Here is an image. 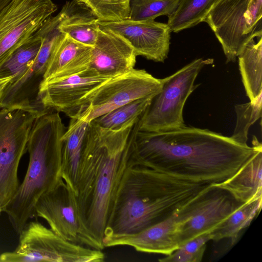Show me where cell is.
<instances>
[{
    "mask_svg": "<svg viewBox=\"0 0 262 262\" xmlns=\"http://www.w3.org/2000/svg\"><path fill=\"white\" fill-rule=\"evenodd\" d=\"M35 211L61 238L99 250L81 221L73 191L63 180L38 200Z\"/></svg>",
    "mask_w": 262,
    "mask_h": 262,
    "instance_id": "10",
    "label": "cell"
},
{
    "mask_svg": "<svg viewBox=\"0 0 262 262\" xmlns=\"http://www.w3.org/2000/svg\"><path fill=\"white\" fill-rule=\"evenodd\" d=\"M261 198L242 204L210 232L211 241L230 238L234 245L241 231L248 227L261 208Z\"/></svg>",
    "mask_w": 262,
    "mask_h": 262,
    "instance_id": "23",
    "label": "cell"
},
{
    "mask_svg": "<svg viewBox=\"0 0 262 262\" xmlns=\"http://www.w3.org/2000/svg\"><path fill=\"white\" fill-rule=\"evenodd\" d=\"M62 9L64 15L60 31L75 41L93 47L100 29L98 19L86 7L74 1Z\"/></svg>",
    "mask_w": 262,
    "mask_h": 262,
    "instance_id": "20",
    "label": "cell"
},
{
    "mask_svg": "<svg viewBox=\"0 0 262 262\" xmlns=\"http://www.w3.org/2000/svg\"><path fill=\"white\" fill-rule=\"evenodd\" d=\"M261 98L262 92L253 101L235 105L236 121L231 137L235 141L247 144L250 127L261 117Z\"/></svg>",
    "mask_w": 262,
    "mask_h": 262,
    "instance_id": "29",
    "label": "cell"
},
{
    "mask_svg": "<svg viewBox=\"0 0 262 262\" xmlns=\"http://www.w3.org/2000/svg\"><path fill=\"white\" fill-rule=\"evenodd\" d=\"M140 117L118 130L88 126L74 188L81 221L99 249L113 211L117 192L134 157V139Z\"/></svg>",
    "mask_w": 262,
    "mask_h": 262,
    "instance_id": "2",
    "label": "cell"
},
{
    "mask_svg": "<svg viewBox=\"0 0 262 262\" xmlns=\"http://www.w3.org/2000/svg\"><path fill=\"white\" fill-rule=\"evenodd\" d=\"M112 77L88 69L79 74L48 79L40 85L39 99L46 108L75 117L86 98Z\"/></svg>",
    "mask_w": 262,
    "mask_h": 262,
    "instance_id": "12",
    "label": "cell"
},
{
    "mask_svg": "<svg viewBox=\"0 0 262 262\" xmlns=\"http://www.w3.org/2000/svg\"><path fill=\"white\" fill-rule=\"evenodd\" d=\"M213 62L212 58L196 59L162 79L161 90L155 95L141 116L139 129L161 132L184 127L183 113L185 104L200 85H194L195 80L203 67Z\"/></svg>",
    "mask_w": 262,
    "mask_h": 262,
    "instance_id": "5",
    "label": "cell"
},
{
    "mask_svg": "<svg viewBox=\"0 0 262 262\" xmlns=\"http://www.w3.org/2000/svg\"><path fill=\"white\" fill-rule=\"evenodd\" d=\"M101 28L118 34L133 48L137 56L156 62H164L169 51L170 33L167 24L154 20L99 21Z\"/></svg>",
    "mask_w": 262,
    "mask_h": 262,
    "instance_id": "15",
    "label": "cell"
},
{
    "mask_svg": "<svg viewBox=\"0 0 262 262\" xmlns=\"http://www.w3.org/2000/svg\"><path fill=\"white\" fill-rule=\"evenodd\" d=\"M179 222L177 212L139 232L107 236L103 245L104 248L127 246L138 252L168 255L180 246Z\"/></svg>",
    "mask_w": 262,
    "mask_h": 262,
    "instance_id": "16",
    "label": "cell"
},
{
    "mask_svg": "<svg viewBox=\"0 0 262 262\" xmlns=\"http://www.w3.org/2000/svg\"><path fill=\"white\" fill-rule=\"evenodd\" d=\"M57 9L52 0H11L0 11V69Z\"/></svg>",
    "mask_w": 262,
    "mask_h": 262,
    "instance_id": "9",
    "label": "cell"
},
{
    "mask_svg": "<svg viewBox=\"0 0 262 262\" xmlns=\"http://www.w3.org/2000/svg\"><path fill=\"white\" fill-rule=\"evenodd\" d=\"M180 0H131L128 19L154 20L160 16L171 14Z\"/></svg>",
    "mask_w": 262,
    "mask_h": 262,
    "instance_id": "28",
    "label": "cell"
},
{
    "mask_svg": "<svg viewBox=\"0 0 262 262\" xmlns=\"http://www.w3.org/2000/svg\"><path fill=\"white\" fill-rule=\"evenodd\" d=\"M211 185L159 172L135 158L117 192L104 238L133 234L173 215Z\"/></svg>",
    "mask_w": 262,
    "mask_h": 262,
    "instance_id": "3",
    "label": "cell"
},
{
    "mask_svg": "<svg viewBox=\"0 0 262 262\" xmlns=\"http://www.w3.org/2000/svg\"><path fill=\"white\" fill-rule=\"evenodd\" d=\"M262 0H250L245 14L248 32L256 38L262 37Z\"/></svg>",
    "mask_w": 262,
    "mask_h": 262,
    "instance_id": "31",
    "label": "cell"
},
{
    "mask_svg": "<svg viewBox=\"0 0 262 262\" xmlns=\"http://www.w3.org/2000/svg\"><path fill=\"white\" fill-rule=\"evenodd\" d=\"M89 123L79 118H71L61 138V177L74 193L78 163Z\"/></svg>",
    "mask_w": 262,
    "mask_h": 262,
    "instance_id": "21",
    "label": "cell"
},
{
    "mask_svg": "<svg viewBox=\"0 0 262 262\" xmlns=\"http://www.w3.org/2000/svg\"><path fill=\"white\" fill-rule=\"evenodd\" d=\"M10 0H0V11L10 2Z\"/></svg>",
    "mask_w": 262,
    "mask_h": 262,
    "instance_id": "33",
    "label": "cell"
},
{
    "mask_svg": "<svg viewBox=\"0 0 262 262\" xmlns=\"http://www.w3.org/2000/svg\"><path fill=\"white\" fill-rule=\"evenodd\" d=\"M214 185L225 190L243 204L262 198V150L232 177Z\"/></svg>",
    "mask_w": 262,
    "mask_h": 262,
    "instance_id": "19",
    "label": "cell"
},
{
    "mask_svg": "<svg viewBox=\"0 0 262 262\" xmlns=\"http://www.w3.org/2000/svg\"><path fill=\"white\" fill-rule=\"evenodd\" d=\"M54 47L52 39H43L35 59L6 86L0 98V108L21 109L39 115L50 111L43 106L38 94Z\"/></svg>",
    "mask_w": 262,
    "mask_h": 262,
    "instance_id": "13",
    "label": "cell"
},
{
    "mask_svg": "<svg viewBox=\"0 0 262 262\" xmlns=\"http://www.w3.org/2000/svg\"><path fill=\"white\" fill-rule=\"evenodd\" d=\"M66 130L59 113L51 111L33 122L27 145L29 162L26 173L4 211L17 233L35 216L38 200L63 180L61 138Z\"/></svg>",
    "mask_w": 262,
    "mask_h": 262,
    "instance_id": "4",
    "label": "cell"
},
{
    "mask_svg": "<svg viewBox=\"0 0 262 262\" xmlns=\"http://www.w3.org/2000/svg\"><path fill=\"white\" fill-rule=\"evenodd\" d=\"M14 76L0 77V98H1L6 86Z\"/></svg>",
    "mask_w": 262,
    "mask_h": 262,
    "instance_id": "32",
    "label": "cell"
},
{
    "mask_svg": "<svg viewBox=\"0 0 262 262\" xmlns=\"http://www.w3.org/2000/svg\"><path fill=\"white\" fill-rule=\"evenodd\" d=\"M154 96H150L132 101L96 118L91 122L103 128L119 129L137 120L150 104Z\"/></svg>",
    "mask_w": 262,
    "mask_h": 262,
    "instance_id": "25",
    "label": "cell"
},
{
    "mask_svg": "<svg viewBox=\"0 0 262 262\" xmlns=\"http://www.w3.org/2000/svg\"><path fill=\"white\" fill-rule=\"evenodd\" d=\"M15 250L0 255L1 262H102L101 250L68 241L38 221L28 222L19 232Z\"/></svg>",
    "mask_w": 262,
    "mask_h": 262,
    "instance_id": "6",
    "label": "cell"
},
{
    "mask_svg": "<svg viewBox=\"0 0 262 262\" xmlns=\"http://www.w3.org/2000/svg\"><path fill=\"white\" fill-rule=\"evenodd\" d=\"M219 0H180L176 10L168 16L171 32L178 33L203 22Z\"/></svg>",
    "mask_w": 262,
    "mask_h": 262,
    "instance_id": "24",
    "label": "cell"
},
{
    "mask_svg": "<svg viewBox=\"0 0 262 262\" xmlns=\"http://www.w3.org/2000/svg\"><path fill=\"white\" fill-rule=\"evenodd\" d=\"M134 156L142 164L191 182L216 185L232 177L262 150L253 137L250 146L231 137L193 126L172 130H136Z\"/></svg>",
    "mask_w": 262,
    "mask_h": 262,
    "instance_id": "1",
    "label": "cell"
},
{
    "mask_svg": "<svg viewBox=\"0 0 262 262\" xmlns=\"http://www.w3.org/2000/svg\"><path fill=\"white\" fill-rule=\"evenodd\" d=\"M131 0H73L89 9L99 21L113 22L128 18Z\"/></svg>",
    "mask_w": 262,
    "mask_h": 262,
    "instance_id": "27",
    "label": "cell"
},
{
    "mask_svg": "<svg viewBox=\"0 0 262 262\" xmlns=\"http://www.w3.org/2000/svg\"><path fill=\"white\" fill-rule=\"evenodd\" d=\"M93 47L75 41L64 34L52 53L43 80L67 77L88 70Z\"/></svg>",
    "mask_w": 262,
    "mask_h": 262,
    "instance_id": "18",
    "label": "cell"
},
{
    "mask_svg": "<svg viewBox=\"0 0 262 262\" xmlns=\"http://www.w3.org/2000/svg\"><path fill=\"white\" fill-rule=\"evenodd\" d=\"M39 115L21 109L0 108V207L2 211L19 186V162L27 151L33 122Z\"/></svg>",
    "mask_w": 262,
    "mask_h": 262,
    "instance_id": "7",
    "label": "cell"
},
{
    "mask_svg": "<svg viewBox=\"0 0 262 262\" xmlns=\"http://www.w3.org/2000/svg\"><path fill=\"white\" fill-rule=\"evenodd\" d=\"M211 241L210 232L203 234L180 245L170 254L158 260L161 262H200L206 244Z\"/></svg>",
    "mask_w": 262,
    "mask_h": 262,
    "instance_id": "30",
    "label": "cell"
},
{
    "mask_svg": "<svg viewBox=\"0 0 262 262\" xmlns=\"http://www.w3.org/2000/svg\"><path fill=\"white\" fill-rule=\"evenodd\" d=\"M42 40L38 29L16 49L1 67L0 77L15 76L27 68L39 52Z\"/></svg>",
    "mask_w": 262,
    "mask_h": 262,
    "instance_id": "26",
    "label": "cell"
},
{
    "mask_svg": "<svg viewBox=\"0 0 262 262\" xmlns=\"http://www.w3.org/2000/svg\"><path fill=\"white\" fill-rule=\"evenodd\" d=\"M162 79L144 69H133L112 77L85 99L75 117L90 122L96 118L134 100L158 93Z\"/></svg>",
    "mask_w": 262,
    "mask_h": 262,
    "instance_id": "8",
    "label": "cell"
},
{
    "mask_svg": "<svg viewBox=\"0 0 262 262\" xmlns=\"http://www.w3.org/2000/svg\"><path fill=\"white\" fill-rule=\"evenodd\" d=\"M1 212H2V209H1V208L0 207V213H1Z\"/></svg>",
    "mask_w": 262,
    "mask_h": 262,
    "instance_id": "34",
    "label": "cell"
},
{
    "mask_svg": "<svg viewBox=\"0 0 262 262\" xmlns=\"http://www.w3.org/2000/svg\"><path fill=\"white\" fill-rule=\"evenodd\" d=\"M137 56L132 46L121 36L100 28L89 69L100 75L116 76L133 69Z\"/></svg>",
    "mask_w": 262,
    "mask_h": 262,
    "instance_id": "17",
    "label": "cell"
},
{
    "mask_svg": "<svg viewBox=\"0 0 262 262\" xmlns=\"http://www.w3.org/2000/svg\"><path fill=\"white\" fill-rule=\"evenodd\" d=\"M242 204L225 190L211 185L178 212L180 246L210 232Z\"/></svg>",
    "mask_w": 262,
    "mask_h": 262,
    "instance_id": "11",
    "label": "cell"
},
{
    "mask_svg": "<svg viewBox=\"0 0 262 262\" xmlns=\"http://www.w3.org/2000/svg\"><path fill=\"white\" fill-rule=\"evenodd\" d=\"M250 0H219L204 19L221 43L226 63L235 62L254 37L248 32L245 14Z\"/></svg>",
    "mask_w": 262,
    "mask_h": 262,
    "instance_id": "14",
    "label": "cell"
},
{
    "mask_svg": "<svg viewBox=\"0 0 262 262\" xmlns=\"http://www.w3.org/2000/svg\"><path fill=\"white\" fill-rule=\"evenodd\" d=\"M237 57L247 96L253 101L262 92V37L251 40Z\"/></svg>",
    "mask_w": 262,
    "mask_h": 262,
    "instance_id": "22",
    "label": "cell"
}]
</instances>
